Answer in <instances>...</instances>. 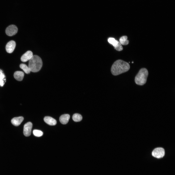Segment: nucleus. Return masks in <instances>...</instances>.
Here are the masks:
<instances>
[{
    "mask_svg": "<svg viewBox=\"0 0 175 175\" xmlns=\"http://www.w3.org/2000/svg\"><path fill=\"white\" fill-rule=\"evenodd\" d=\"M130 68V65L128 62L119 60L116 61L112 65L111 71L113 75H117L128 71Z\"/></svg>",
    "mask_w": 175,
    "mask_h": 175,
    "instance_id": "nucleus-1",
    "label": "nucleus"
},
{
    "mask_svg": "<svg viewBox=\"0 0 175 175\" xmlns=\"http://www.w3.org/2000/svg\"><path fill=\"white\" fill-rule=\"evenodd\" d=\"M42 64V61L41 58L38 55H33L29 61L28 67L31 71L36 72L40 70Z\"/></svg>",
    "mask_w": 175,
    "mask_h": 175,
    "instance_id": "nucleus-2",
    "label": "nucleus"
},
{
    "mask_svg": "<svg viewBox=\"0 0 175 175\" xmlns=\"http://www.w3.org/2000/svg\"><path fill=\"white\" fill-rule=\"evenodd\" d=\"M148 75V71L145 68L141 69L135 77V83L139 85H143L146 82Z\"/></svg>",
    "mask_w": 175,
    "mask_h": 175,
    "instance_id": "nucleus-3",
    "label": "nucleus"
},
{
    "mask_svg": "<svg viewBox=\"0 0 175 175\" xmlns=\"http://www.w3.org/2000/svg\"><path fill=\"white\" fill-rule=\"evenodd\" d=\"M152 154V156L154 157L158 158H161L164 156L165 151L163 148H156L153 151Z\"/></svg>",
    "mask_w": 175,
    "mask_h": 175,
    "instance_id": "nucleus-4",
    "label": "nucleus"
},
{
    "mask_svg": "<svg viewBox=\"0 0 175 175\" xmlns=\"http://www.w3.org/2000/svg\"><path fill=\"white\" fill-rule=\"evenodd\" d=\"M108 41L114 47V49L118 51H122L123 48L120 43L118 41L116 40L114 38L110 37L108 39Z\"/></svg>",
    "mask_w": 175,
    "mask_h": 175,
    "instance_id": "nucleus-5",
    "label": "nucleus"
},
{
    "mask_svg": "<svg viewBox=\"0 0 175 175\" xmlns=\"http://www.w3.org/2000/svg\"><path fill=\"white\" fill-rule=\"evenodd\" d=\"M18 28L14 25H11L6 28V33L7 35L11 36L16 34L18 32Z\"/></svg>",
    "mask_w": 175,
    "mask_h": 175,
    "instance_id": "nucleus-6",
    "label": "nucleus"
},
{
    "mask_svg": "<svg viewBox=\"0 0 175 175\" xmlns=\"http://www.w3.org/2000/svg\"><path fill=\"white\" fill-rule=\"evenodd\" d=\"M32 127V124L30 122H28L24 125L23 133L25 136L28 137L30 135Z\"/></svg>",
    "mask_w": 175,
    "mask_h": 175,
    "instance_id": "nucleus-7",
    "label": "nucleus"
},
{
    "mask_svg": "<svg viewBox=\"0 0 175 175\" xmlns=\"http://www.w3.org/2000/svg\"><path fill=\"white\" fill-rule=\"evenodd\" d=\"M16 46L15 41L11 40L7 44L6 49L7 52L9 53H12L14 50Z\"/></svg>",
    "mask_w": 175,
    "mask_h": 175,
    "instance_id": "nucleus-8",
    "label": "nucleus"
},
{
    "mask_svg": "<svg viewBox=\"0 0 175 175\" xmlns=\"http://www.w3.org/2000/svg\"><path fill=\"white\" fill-rule=\"evenodd\" d=\"M32 52L31 51H28L24 54L21 58V61L23 62H26L29 61L33 56Z\"/></svg>",
    "mask_w": 175,
    "mask_h": 175,
    "instance_id": "nucleus-9",
    "label": "nucleus"
},
{
    "mask_svg": "<svg viewBox=\"0 0 175 175\" xmlns=\"http://www.w3.org/2000/svg\"><path fill=\"white\" fill-rule=\"evenodd\" d=\"M24 119L23 117L22 116L14 117L11 120V123L14 126H18L21 124Z\"/></svg>",
    "mask_w": 175,
    "mask_h": 175,
    "instance_id": "nucleus-10",
    "label": "nucleus"
},
{
    "mask_svg": "<svg viewBox=\"0 0 175 175\" xmlns=\"http://www.w3.org/2000/svg\"><path fill=\"white\" fill-rule=\"evenodd\" d=\"M44 120L46 123L50 125H54L57 123L56 120L50 116H45L44 118Z\"/></svg>",
    "mask_w": 175,
    "mask_h": 175,
    "instance_id": "nucleus-11",
    "label": "nucleus"
},
{
    "mask_svg": "<svg viewBox=\"0 0 175 175\" xmlns=\"http://www.w3.org/2000/svg\"><path fill=\"white\" fill-rule=\"evenodd\" d=\"M70 116L69 114H65L61 115L59 118L60 122L62 124H65L68 122Z\"/></svg>",
    "mask_w": 175,
    "mask_h": 175,
    "instance_id": "nucleus-12",
    "label": "nucleus"
},
{
    "mask_svg": "<svg viewBox=\"0 0 175 175\" xmlns=\"http://www.w3.org/2000/svg\"><path fill=\"white\" fill-rule=\"evenodd\" d=\"M24 76V73L21 71H17L14 74V78L17 80L21 81L23 79Z\"/></svg>",
    "mask_w": 175,
    "mask_h": 175,
    "instance_id": "nucleus-13",
    "label": "nucleus"
},
{
    "mask_svg": "<svg viewBox=\"0 0 175 175\" xmlns=\"http://www.w3.org/2000/svg\"><path fill=\"white\" fill-rule=\"evenodd\" d=\"M2 70L0 69V86L3 87L6 81L5 76Z\"/></svg>",
    "mask_w": 175,
    "mask_h": 175,
    "instance_id": "nucleus-14",
    "label": "nucleus"
},
{
    "mask_svg": "<svg viewBox=\"0 0 175 175\" xmlns=\"http://www.w3.org/2000/svg\"><path fill=\"white\" fill-rule=\"evenodd\" d=\"M127 38L126 36H124L121 37L119 39V42L121 44L124 45L128 44L129 41L127 40Z\"/></svg>",
    "mask_w": 175,
    "mask_h": 175,
    "instance_id": "nucleus-15",
    "label": "nucleus"
},
{
    "mask_svg": "<svg viewBox=\"0 0 175 175\" xmlns=\"http://www.w3.org/2000/svg\"><path fill=\"white\" fill-rule=\"evenodd\" d=\"M72 118L73 120L76 122L81 121L82 119L81 115L78 113L74 114L72 116Z\"/></svg>",
    "mask_w": 175,
    "mask_h": 175,
    "instance_id": "nucleus-16",
    "label": "nucleus"
},
{
    "mask_svg": "<svg viewBox=\"0 0 175 175\" xmlns=\"http://www.w3.org/2000/svg\"><path fill=\"white\" fill-rule=\"evenodd\" d=\"M20 67L26 74L29 73L31 71L30 70L28 67L25 64H21L20 65Z\"/></svg>",
    "mask_w": 175,
    "mask_h": 175,
    "instance_id": "nucleus-17",
    "label": "nucleus"
},
{
    "mask_svg": "<svg viewBox=\"0 0 175 175\" xmlns=\"http://www.w3.org/2000/svg\"><path fill=\"white\" fill-rule=\"evenodd\" d=\"M33 133L34 136L37 137L41 136L43 134L42 131L37 130H34L33 131Z\"/></svg>",
    "mask_w": 175,
    "mask_h": 175,
    "instance_id": "nucleus-18",
    "label": "nucleus"
}]
</instances>
